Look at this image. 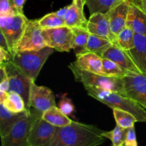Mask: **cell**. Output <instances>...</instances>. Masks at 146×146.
I'll use <instances>...</instances> for the list:
<instances>
[{"label": "cell", "instance_id": "5b68a950", "mask_svg": "<svg viewBox=\"0 0 146 146\" xmlns=\"http://www.w3.org/2000/svg\"><path fill=\"white\" fill-rule=\"evenodd\" d=\"M28 21L24 14L17 13L12 16L0 17V31L7 39L11 58L18 51L19 44Z\"/></svg>", "mask_w": 146, "mask_h": 146}, {"label": "cell", "instance_id": "ab89813d", "mask_svg": "<svg viewBox=\"0 0 146 146\" xmlns=\"http://www.w3.org/2000/svg\"><path fill=\"white\" fill-rule=\"evenodd\" d=\"M121 146H126V145H125V143H123V145H121Z\"/></svg>", "mask_w": 146, "mask_h": 146}, {"label": "cell", "instance_id": "ba28073f", "mask_svg": "<svg viewBox=\"0 0 146 146\" xmlns=\"http://www.w3.org/2000/svg\"><path fill=\"white\" fill-rule=\"evenodd\" d=\"M43 35L46 46L51 47L60 52H68L73 48L74 33L71 27L64 26L57 28L44 29Z\"/></svg>", "mask_w": 146, "mask_h": 146}, {"label": "cell", "instance_id": "8d00e7d4", "mask_svg": "<svg viewBox=\"0 0 146 146\" xmlns=\"http://www.w3.org/2000/svg\"><path fill=\"white\" fill-rule=\"evenodd\" d=\"M0 47H1L4 49H5L6 51L9 52V48L8 43H7L5 36H4V34L1 32H0Z\"/></svg>", "mask_w": 146, "mask_h": 146}, {"label": "cell", "instance_id": "83f0119b", "mask_svg": "<svg viewBox=\"0 0 146 146\" xmlns=\"http://www.w3.org/2000/svg\"><path fill=\"white\" fill-rule=\"evenodd\" d=\"M128 128H124L116 125L113 130L111 131H104L103 135L108 138L112 142L113 146H121L125 143Z\"/></svg>", "mask_w": 146, "mask_h": 146}, {"label": "cell", "instance_id": "277c9868", "mask_svg": "<svg viewBox=\"0 0 146 146\" xmlns=\"http://www.w3.org/2000/svg\"><path fill=\"white\" fill-rule=\"evenodd\" d=\"M68 68L71 70L74 78L78 82H81L84 86H94L106 91H113L124 96L123 81L122 78L108 76L90 72L78 68L71 63Z\"/></svg>", "mask_w": 146, "mask_h": 146}, {"label": "cell", "instance_id": "3957f363", "mask_svg": "<svg viewBox=\"0 0 146 146\" xmlns=\"http://www.w3.org/2000/svg\"><path fill=\"white\" fill-rule=\"evenodd\" d=\"M54 51V48L46 46L36 51H18L11 61L33 81H35L41 68Z\"/></svg>", "mask_w": 146, "mask_h": 146}, {"label": "cell", "instance_id": "f35d334b", "mask_svg": "<svg viewBox=\"0 0 146 146\" xmlns=\"http://www.w3.org/2000/svg\"><path fill=\"white\" fill-rule=\"evenodd\" d=\"M133 2L137 3L146 13V0H135Z\"/></svg>", "mask_w": 146, "mask_h": 146}, {"label": "cell", "instance_id": "4fadbf2b", "mask_svg": "<svg viewBox=\"0 0 146 146\" xmlns=\"http://www.w3.org/2000/svg\"><path fill=\"white\" fill-rule=\"evenodd\" d=\"M87 29L90 34L106 37L115 45L117 36L111 31L108 13L96 12L91 14L87 24Z\"/></svg>", "mask_w": 146, "mask_h": 146}, {"label": "cell", "instance_id": "ac0fdd59", "mask_svg": "<svg viewBox=\"0 0 146 146\" xmlns=\"http://www.w3.org/2000/svg\"><path fill=\"white\" fill-rule=\"evenodd\" d=\"M127 52L140 71L146 75V36L135 34L134 48Z\"/></svg>", "mask_w": 146, "mask_h": 146}, {"label": "cell", "instance_id": "f546056e", "mask_svg": "<svg viewBox=\"0 0 146 146\" xmlns=\"http://www.w3.org/2000/svg\"><path fill=\"white\" fill-rule=\"evenodd\" d=\"M38 24L40 27L44 29H52L57 28V27H64L65 25V22L63 19L60 18L56 12L49 13L46 14L41 19L38 20Z\"/></svg>", "mask_w": 146, "mask_h": 146}, {"label": "cell", "instance_id": "d6986e66", "mask_svg": "<svg viewBox=\"0 0 146 146\" xmlns=\"http://www.w3.org/2000/svg\"><path fill=\"white\" fill-rule=\"evenodd\" d=\"M102 58V57L94 53L86 52L76 56V61L73 62V64L81 69L106 76L104 71Z\"/></svg>", "mask_w": 146, "mask_h": 146}, {"label": "cell", "instance_id": "d6a6232c", "mask_svg": "<svg viewBox=\"0 0 146 146\" xmlns=\"http://www.w3.org/2000/svg\"><path fill=\"white\" fill-rule=\"evenodd\" d=\"M125 144L126 146H138L136 136H135V127L134 126L128 128L126 138H125Z\"/></svg>", "mask_w": 146, "mask_h": 146}, {"label": "cell", "instance_id": "d4e9b609", "mask_svg": "<svg viewBox=\"0 0 146 146\" xmlns=\"http://www.w3.org/2000/svg\"><path fill=\"white\" fill-rule=\"evenodd\" d=\"M134 36L135 32L133 30L126 26L117 35L115 46L124 51H130L134 48Z\"/></svg>", "mask_w": 146, "mask_h": 146}, {"label": "cell", "instance_id": "484cf974", "mask_svg": "<svg viewBox=\"0 0 146 146\" xmlns=\"http://www.w3.org/2000/svg\"><path fill=\"white\" fill-rule=\"evenodd\" d=\"M121 0H85L86 5L88 7L90 15L96 12L106 14L114 4ZM133 1L135 0H129Z\"/></svg>", "mask_w": 146, "mask_h": 146}, {"label": "cell", "instance_id": "8992f818", "mask_svg": "<svg viewBox=\"0 0 146 146\" xmlns=\"http://www.w3.org/2000/svg\"><path fill=\"white\" fill-rule=\"evenodd\" d=\"M37 115L31 111H27L14 124L5 136L1 137V146H31L29 142L30 129Z\"/></svg>", "mask_w": 146, "mask_h": 146}, {"label": "cell", "instance_id": "8fae6325", "mask_svg": "<svg viewBox=\"0 0 146 146\" xmlns=\"http://www.w3.org/2000/svg\"><path fill=\"white\" fill-rule=\"evenodd\" d=\"M44 47L46 44L43 29L38 20H29L19 44L18 51H36Z\"/></svg>", "mask_w": 146, "mask_h": 146}, {"label": "cell", "instance_id": "4dcf8cb0", "mask_svg": "<svg viewBox=\"0 0 146 146\" xmlns=\"http://www.w3.org/2000/svg\"><path fill=\"white\" fill-rule=\"evenodd\" d=\"M58 108L60 111L64 114L69 117L74 111V106L73 105L72 101L70 98H67L66 96L64 95L61 96V99L60 100L58 104Z\"/></svg>", "mask_w": 146, "mask_h": 146}, {"label": "cell", "instance_id": "7c38bea8", "mask_svg": "<svg viewBox=\"0 0 146 146\" xmlns=\"http://www.w3.org/2000/svg\"><path fill=\"white\" fill-rule=\"evenodd\" d=\"M57 127L36 117L30 129L29 142L31 146H50Z\"/></svg>", "mask_w": 146, "mask_h": 146}, {"label": "cell", "instance_id": "603a6c76", "mask_svg": "<svg viewBox=\"0 0 146 146\" xmlns=\"http://www.w3.org/2000/svg\"><path fill=\"white\" fill-rule=\"evenodd\" d=\"M43 119L56 127H64L71 123L72 120L64 115L57 106L52 107L42 115Z\"/></svg>", "mask_w": 146, "mask_h": 146}, {"label": "cell", "instance_id": "1f68e13d", "mask_svg": "<svg viewBox=\"0 0 146 146\" xmlns=\"http://www.w3.org/2000/svg\"><path fill=\"white\" fill-rule=\"evenodd\" d=\"M17 14L10 0H0V17L12 16Z\"/></svg>", "mask_w": 146, "mask_h": 146}, {"label": "cell", "instance_id": "4316f807", "mask_svg": "<svg viewBox=\"0 0 146 146\" xmlns=\"http://www.w3.org/2000/svg\"><path fill=\"white\" fill-rule=\"evenodd\" d=\"M114 118L116 122V125L124 128H129L134 126L135 123L138 122L136 118L133 114L128 111L113 108Z\"/></svg>", "mask_w": 146, "mask_h": 146}, {"label": "cell", "instance_id": "d590c367", "mask_svg": "<svg viewBox=\"0 0 146 146\" xmlns=\"http://www.w3.org/2000/svg\"><path fill=\"white\" fill-rule=\"evenodd\" d=\"M9 90V81L8 76L6 77L4 79L1 80L0 83V92L8 93Z\"/></svg>", "mask_w": 146, "mask_h": 146}, {"label": "cell", "instance_id": "e0dca14e", "mask_svg": "<svg viewBox=\"0 0 146 146\" xmlns=\"http://www.w3.org/2000/svg\"><path fill=\"white\" fill-rule=\"evenodd\" d=\"M126 26L133 30L135 34L146 36V13L133 1H130Z\"/></svg>", "mask_w": 146, "mask_h": 146}, {"label": "cell", "instance_id": "cb8c5ba5", "mask_svg": "<svg viewBox=\"0 0 146 146\" xmlns=\"http://www.w3.org/2000/svg\"><path fill=\"white\" fill-rule=\"evenodd\" d=\"M1 104H2L9 111L14 113L27 111L24 99L19 94L17 93H7L5 98Z\"/></svg>", "mask_w": 146, "mask_h": 146}, {"label": "cell", "instance_id": "836d02e7", "mask_svg": "<svg viewBox=\"0 0 146 146\" xmlns=\"http://www.w3.org/2000/svg\"><path fill=\"white\" fill-rule=\"evenodd\" d=\"M27 0H10L11 4L17 14H24V5Z\"/></svg>", "mask_w": 146, "mask_h": 146}, {"label": "cell", "instance_id": "9a60e30c", "mask_svg": "<svg viewBox=\"0 0 146 146\" xmlns=\"http://www.w3.org/2000/svg\"><path fill=\"white\" fill-rule=\"evenodd\" d=\"M85 0H74L71 4L68 6L64 20L65 25L71 28L81 27L87 29L88 20L86 19L84 13Z\"/></svg>", "mask_w": 146, "mask_h": 146}, {"label": "cell", "instance_id": "5bb4252c", "mask_svg": "<svg viewBox=\"0 0 146 146\" xmlns=\"http://www.w3.org/2000/svg\"><path fill=\"white\" fill-rule=\"evenodd\" d=\"M130 1L129 0L119 1L108 12L111 31L116 36L126 27Z\"/></svg>", "mask_w": 146, "mask_h": 146}, {"label": "cell", "instance_id": "74e56055", "mask_svg": "<svg viewBox=\"0 0 146 146\" xmlns=\"http://www.w3.org/2000/svg\"><path fill=\"white\" fill-rule=\"evenodd\" d=\"M67 9H68V6H67V7H64V8L58 10V11H56V14L57 15L60 17V18H61L64 19V17H65V15H66V11H67Z\"/></svg>", "mask_w": 146, "mask_h": 146}, {"label": "cell", "instance_id": "6da1fadb", "mask_svg": "<svg viewBox=\"0 0 146 146\" xmlns=\"http://www.w3.org/2000/svg\"><path fill=\"white\" fill-rule=\"evenodd\" d=\"M103 133L95 125L73 121L69 125L57 127L50 146H99L105 142Z\"/></svg>", "mask_w": 146, "mask_h": 146}, {"label": "cell", "instance_id": "7402d4cb", "mask_svg": "<svg viewBox=\"0 0 146 146\" xmlns=\"http://www.w3.org/2000/svg\"><path fill=\"white\" fill-rule=\"evenodd\" d=\"M74 33V42L73 49L76 56L81 54H85L87 51L88 38L90 33L88 29L81 27H74L72 28Z\"/></svg>", "mask_w": 146, "mask_h": 146}, {"label": "cell", "instance_id": "30bf717a", "mask_svg": "<svg viewBox=\"0 0 146 146\" xmlns=\"http://www.w3.org/2000/svg\"><path fill=\"white\" fill-rule=\"evenodd\" d=\"M122 78L124 96L146 108V75L128 72Z\"/></svg>", "mask_w": 146, "mask_h": 146}, {"label": "cell", "instance_id": "ffe728a7", "mask_svg": "<svg viewBox=\"0 0 146 146\" xmlns=\"http://www.w3.org/2000/svg\"><path fill=\"white\" fill-rule=\"evenodd\" d=\"M14 113L9 111L2 104H0V135L5 136L9 133L20 117L26 112Z\"/></svg>", "mask_w": 146, "mask_h": 146}, {"label": "cell", "instance_id": "2e32d148", "mask_svg": "<svg viewBox=\"0 0 146 146\" xmlns=\"http://www.w3.org/2000/svg\"><path fill=\"white\" fill-rule=\"evenodd\" d=\"M102 58H108L114 61L129 72L142 74L131 58L128 53L114 44L106 51Z\"/></svg>", "mask_w": 146, "mask_h": 146}, {"label": "cell", "instance_id": "e575fe53", "mask_svg": "<svg viewBox=\"0 0 146 146\" xmlns=\"http://www.w3.org/2000/svg\"><path fill=\"white\" fill-rule=\"evenodd\" d=\"M11 59V54L9 51H6L5 49L0 47V64H3L7 61H9Z\"/></svg>", "mask_w": 146, "mask_h": 146}, {"label": "cell", "instance_id": "60d3db41", "mask_svg": "<svg viewBox=\"0 0 146 146\" xmlns=\"http://www.w3.org/2000/svg\"><path fill=\"white\" fill-rule=\"evenodd\" d=\"M73 1H74V0H73Z\"/></svg>", "mask_w": 146, "mask_h": 146}, {"label": "cell", "instance_id": "52a82bcc", "mask_svg": "<svg viewBox=\"0 0 146 146\" xmlns=\"http://www.w3.org/2000/svg\"><path fill=\"white\" fill-rule=\"evenodd\" d=\"M9 81V92H14L19 94L24 99L27 111H29V95L32 80L24 73H23L12 61L3 64Z\"/></svg>", "mask_w": 146, "mask_h": 146}, {"label": "cell", "instance_id": "44dd1931", "mask_svg": "<svg viewBox=\"0 0 146 146\" xmlns=\"http://www.w3.org/2000/svg\"><path fill=\"white\" fill-rule=\"evenodd\" d=\"M112 45H113V44L108 38L90 34L87 45V51L92 52L102 57L106 51Z\"/></svg>", "mask_w": 146, "mask_h": 146}, {"label": "cell", "instance_id": "f1b7e54d", "mask_svg": "<svg viewBox=\"0 0 146 146\" xmlns=\"http://www.w3.org/2000/svg\"><path fill=\"white\" fill-rule=\"evenodd\" d=\"M103 67H104V71L106 76L113 77H118V78H123L125 76L129 71L124 69L118 64L115 63L111 60L108 58H103Z\"/></svg>", "mask_w": 146, "mask_h": 146}, {"label": "cell", "instance_id": "9c48e42d", "mask_svg": "<svg viewBox=\"0 0 146 146\" xmlns=\"http://www.w3.org/2000/svg\"><path fill=\"white\" fill-rule=\"evenodd\" d=\"M29 106L30 111L42 117L45 111L56 106L55 96L50 88L37 86L35 81H33L30 88Z\"/></svg>", "mask_w": 146, "mask_h": 146}, {"label": "cell", "instance_id": "7a4b0ae2", "mask_svg": "<svg viewBox=\"0 0 146 146\" xmlns=\"http://www.w3.org/2000/svg\"><path fill=\"white\" fill-rule=\"evenodd\" d=\"M88 94L109 108L128 111L136 118L138 122H146V112L143 106L121 94L106 91L94 86H84Z\"/></svg>", "mask_w": 146, "mask_h": 146}]
</instances>
